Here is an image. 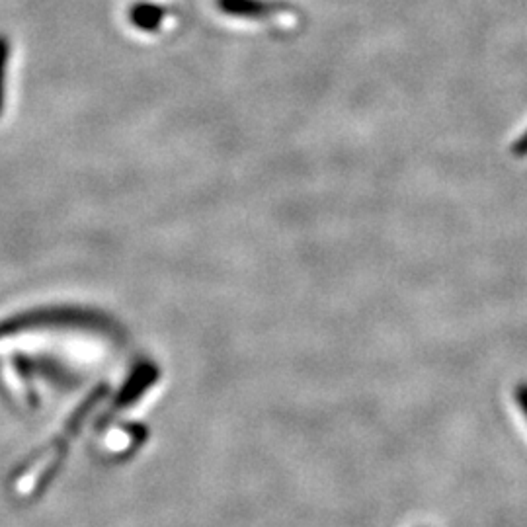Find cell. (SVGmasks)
I'll use <instances>...</instances> for the list:
<instances>
[{
  "mask_svg": "<svg viewBox=\"0 0 527 527\" xmlns=\"http://www.w3.org/2000/svg\"><path fill=\"white\" fill-rule=\"evenodd\" d=\"M8 61V41L0 38V108H2V90H4V73Z\"/></svg>",
  "mask_w": 527,
  "mask_h": 527,
  "instance_id": "3957f363",
  "label": "cell"
},
{
  "mask_svg": "<svg viewBox=\"0 0 527 527\" xmlns=\"http://www.w3.org/2000/svg\"><path fill=\"white\" fill-rule=\"evenodd\" d=\"M512 153L514 155H518V157H526L527 155V131L514 143V147H512Z\"/></svg>",
  "mask_w": 527,
  "mask_h": 527,
  "instance_id": "277c9868",
  "label": "cell"
},
{
  "mask_svg": "<svg viewBox=\"0 0 527 527\" xmlns=\"http://www.w3.org/2000/svg\"><path fill=\"white\" fill-rule=\"evenodd\" d=\"M518 401H520V406H522V410H524L527 418V385H522L518 389Z\"/></svg>",
  "mask_w": 527,
  "mask_h": 527,
  "instance_id": "5b68a950",
  "label": "cell"
},
{
  "mask_svg": "<svg viewBox=\"0 0 527 527\" xmlns=\"http://www.w3.org/2000/svg\"><path fill=\"white\" fill-rule=\"evenodd\" d=\"M163 18L164 8H161L159 4H151V2H137L129 10L131 24L143 32L159 30L163 24Z\"/></svg>",
  "mask_w": 527,
  "mask_h": 527,
  "instance_id": "7a4b0ae2",
  "label": "cell"
},
{
  "mask_svg": "<svg viewBox=\"0 0 527 527\" xmlns=\"http://www.w3.org/2000/svg\"><path fill=\"white\" fill-rule=\"evenodd\" d=\"M219 10H223L229 16L237 18H268L272 14H278L285 10V6L278 2H266V0H217Z\"/></svg>",
  "mask_w": 527,
  "mask_h": 527,
  "instance_id": "6da1fadb",
  "label": "cell"
}]
</instances>
